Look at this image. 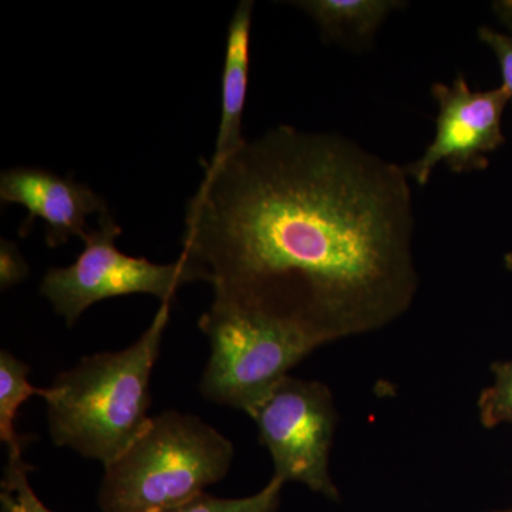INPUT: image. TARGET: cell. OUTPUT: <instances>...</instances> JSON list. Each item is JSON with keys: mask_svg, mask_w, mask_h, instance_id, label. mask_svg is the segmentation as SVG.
<instances>
[{"mask_svg": "<svg viewBox=\"0 0 512 512\" xmlns=\"http://www.w3.org/2000/svg\"><path fill=\"white\" fill-rule=\"evenodd\" d=\"M410 178L335 133L278 126L205 170L183 255L218 305L322 345L389 326L419 289Z\"/></svg>", "mask_w": 512, "mask_h": 512, "instance_id": "obj_1", "label": "cell"}, {"mask_svg": "<svg viewBox=\"0 0 512 512\" xmlns=\"http://www.w3.org/2000/svg\"><path fill=\"white\" fill-rule=\"evenodd\" d=\"M171 303H161L146 332L128 348L84 357L45 389L53 443L104 466L120 456L151 417L150 379Z\"/></svg>", "mask_w": 512, "mask_h": 512, "instance_id": "obj_2", "label": "cell"}, {"mask_svg": "<svg viewBox=\"0 0 512 512\" xmlns=\"http://www.w3.org/2000/svg\"><path fill=\"white\" fill-rule=\"evenodd\" d=\"M234 444L197 416L168 410L104 466L97 503L103 512H165L227 476Z\"/></svg>", "mask_w": 512, "mask_h": 512, "instance_id": "obj_3", "label": "cell"}, {"mask_svg": "<svg viewBox=\"0 0 512 512\" xmlns=\"http://www.w3.org/2000/svg\"><path fill=\"white\" fill-rule=\"evenodd\" d=\"M198 328L211 349L200 383L202 396L242 412L323 346L302 330L214 302Z\"/></svg>", "mask_w": 512, "mask_h": 512, "instance_id": "obj_4", "label": "cell"}, {"mask_svg": "<svg viewBox=\"0 0 512 512\" xmlns=\"http://www.w3.org/2000/svg\"><path fill=\"white\" fill-rule=\"evenodd\" d=\"M121 231L113 215L104 212L97 228L84 241L76 262L50 268L43 276L40 295L52 303L69 328L90 306L104 299L147 293L161 303H173L184 285L205 282L201 269L183 254L165 265L123 254L116 247Z\"/></svg>", "mask_w": 512, "mask_h": 512, "instance_id": "obj_5", "label": "cell"}, {"mask_svg": "<svg viewBox=\"0 0 512 512\" xmlns=\"http://www.w3.org/2000/svg\"><path fill=\"white\" fill-rule=\"evenodd\" d=\"M245 413L271 454L275 477L340 500L329 470L338 410L326 384L286 376Z\"/></svg>", "mask_w": 512, "mask_h": 512, "instance_id": "obj_6", "label": "cell"}, {"mask_svg": "<svg viewBox=\"0 0 512 512\" xmlns=\"http://www.w3.org/2000/svg\"><path fill=\"white\" fill-rule=\"evenodd\" d=\"M431 94L439 107L436 136L420 158L404 167L421 187L440 163L457 174L485 170L488 154L505 143L503 116L511 101L503 86L474 92L461 73L451 84L434 83Z\"/></svg>", "mask_w": 512, "mask_h": 512, "instance_id": "obj_7", "label": "cell"}, {"mask_svg": "<svg viewBox=\"0 0 512 512\" xmlns=\"http://www.w3.org/2000/svg\"><path fill=\"white\" fill-rule=\"evenodd\" d=\"M0 200L2 204L22 205L28 211L19 227L22 238L28 237L36 218L45 221L49 248L67 244L73 237L86 241L93 231L87 218L109 211L103 198L86 184L37 167L2 171Z\"/></svg>", "mask_w": 512, "mask_h": 512, "instance_id": "obj_8", "label": "cell"}, {"mask_svg": "<svg viewBox=\"0 0 512 512\" xmlns=\"http://www.w3.org/2000/svg\"><path fill=\"white\" fill-rule=\"evenodd\" d=\"M254 2L238 3L228 25L225 47L224 72H222L221 119L215 140L214 156L205 170L220 167L232 154L247 143L242 137V116L247 104L249 82V46Z\"/></svg>", "mask_w": 512, "mask_h": 512, "instance_id": "obj_9", "label": "cell"}, {"mask_svg": "<svg viewBox=\"0 0 512 512\" xmlns=\"http://www.w3.org/2000/svg\"><path fill=\"white\" fill-rule=\"evenodd\" d=\"M292 6L306 13L318 25L326 42L352 50L372 46L377 30L394 10L406 6L397 0H301Z\"/></svg>", "mask_w": 512, "mask_h": 512, "instance_id": "obj_10", "label": "cell"}, {"mask_svg": "<svg viewBox=\"0 0 512 512\" xmlns=\"http://www.w3.org/2000/svg\"><path fill=\"white\" fill-rule=\"evenodd\" d=\"M30 367L3 349L0 352V440L6 447L23 443L15 430L20 406L32 396H45V389H37L29 382Z\"/></svg>", "mask_w": 512, "mask_h": 512, "instance_id": "obj_11", "label": "cell"}, {"mask_svg": "<svg viewBox=\"0 0 512 512\" xmlns=\"http://www.w3.org/2000/svg\"><path fill=\"white\" fill-rule=\"evenodd\" d=\"M25 443L8 447V461L0 481V512H53L30 487L29 473L33 467L23 460L22 447Z\"/></svg>", "mask_w": 512, "mask_h": 512, "instance_id": "obj_12", "label": "cell"}, {"mask_svg": "<svg viewBox=\"0 0 512 512\" xmlns=\"http://www.w3.org/2000/svg\"><path fill=\"white\" fill-rule=\"evenodd\" d=\"M284 485L281 478L274 476L259 493L251 497L217 498L202 493L165 512H278Z\"/></svg>", "mask_w": 512, "mask_h": 512, "instance_id": "obj_13", "label": "cell"}, {"mask_svg": "<svg viewBox=\"0 0 512 512\" xmlns=\"http://www.w3.org/2000/svg\"><path fill=\"white\" fill-rule=\"evenodd\" d=\"M493 383L478 399V414L487 429L512 424V360L491 365Z\"/></svg>", "mask_w": 512, "mask_h": 512, "instance_id": "obj_14", "label": "cell"}, {"mask_svg": "<svg viewBox=\"0 0 512 512\" xmlns=\"http://www.w3.org/2000/svg\"><path fill=\"white\" fill-rule=\"evenodd\" d=\"M478 39L494 53L503 79L501 86L510 94L512 101V35L481 26L478 29Z\"/></svg>", "mask_w": 512, "mask_h": 512, "instance_id": "obj_15", "label": "cell"}, {"mask_svg": "<svg viewBox=\"0 0 512 512\" xmlns=\"http://www.w3.org/2000/svg\"><path fill=\"white\" fill-rule=\"evenodd\" d=\"M30 274L29 265L13 242L2 239L0 245V286L2 291L25 281Z\"/></svg>", "mask_w": 512, "mask_h": 512, "instance_id": "obj_16", "label": "cell"}, {"mask_svg": "<svg viewBox=\"0 0 512 512\" xmlns=\"http://www.w3.org/2000/svg\"><path fill=\"white\" fill-rule=\"evenodd\" d=\"M493 10L497 19L508 29L512 35V0H500L493 3Z\"/></svg>", "mask_w": 512, "mask_h": 512, "instance_id": "obj_17", "label": "cell"}, {"mask_svg": "<svg viewBox=\"0 0 512 512\" xmlns=\"http://www.w3.org/2000/svg\"><path fill=\"white\" fill-rule=\"evenodd\" d=\"M497 512H512V508H510V510L497 511Z\"/></svg>", "mask_w": 512, "mask_h": 512, "instance_id": "obj_18", "label": "cell"}]
</instances>
